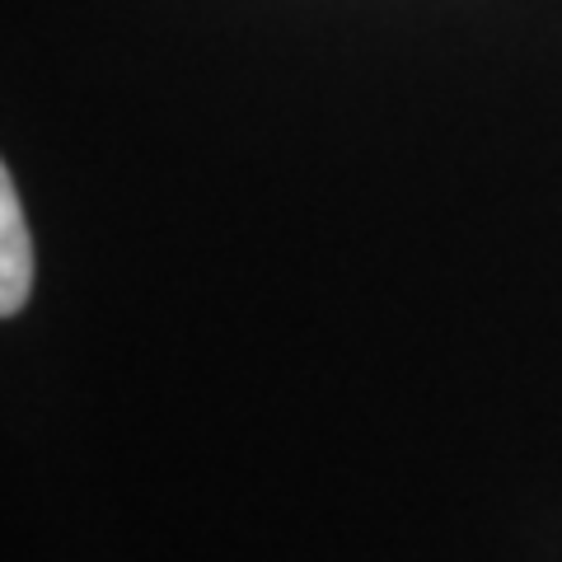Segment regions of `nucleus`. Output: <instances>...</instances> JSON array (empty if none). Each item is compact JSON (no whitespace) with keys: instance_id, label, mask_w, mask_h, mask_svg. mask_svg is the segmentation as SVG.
Segmentation results:
<instances>
[{"instance_id":"1","label":"nucleus","mask_w":562,"mask_h":562,"mask_svg":"<svg viewBox=\"0 0 562 562\" xmlns=\"http://www.w3.org/2000/svg\"><path fill=\"white\" fill-rule=\"evenodd\" d=\"M33 291V239L24 225V206L14 192V173L0 169V314L14 319Z\"/></svg>"}]
</instances>
